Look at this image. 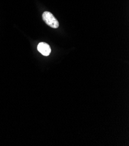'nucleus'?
<instances>
[{
    "label": "nucleus",
    "mask_w": 129,
    "mask_h": 146,
    "mask_svg": "<svg viewBox=\"0 0 129 146\" xmlns=\"http://www.w3.org/2000/svg\"><path fill=\"white\" fill-rule=\"evenodd\" d=\"M42 19L45 23L53 29H57L59 26V23L53 15L48 11H45L42 13Z\"/></svg>",
    "instance_id": "f257e3e1"
},
{
    "label": "nucleus",
    "mask_w": 129,
    "mask_h": 146,
    "mask_svg": "<svg viewBox=\"0 0 129 146\" xmlns=\"http://www.w3.org/2000/svg\"><path fill=\"white\" fill-rule=\"evenodd\" d=\"M37 49L41 54L44 56H48L51 52V48L49 45L44 42H39L37 46Z\"/></svg>",
    "instance_id": "f03ea898"
}]
</instances>
